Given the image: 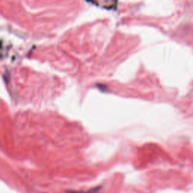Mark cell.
Instances as JSON below:
<instances>
[{
  "instance_id": "1",
  "label": "cell",
  "mask_w": 193,
  "mask_h": 193,
  "mask_svg": "<svg viewBox=\"0 0 193 193\" xmlns=\"http://www.w3.org/2000/svg\"><path fill=\"white\" fill-rule=\"evenodd\" d=\"M100 186H96V187L91 188L89 189V190H80V191H76V190H68L66 191V193H98L100 190Z\"/></svg>"
}]
</instances>
